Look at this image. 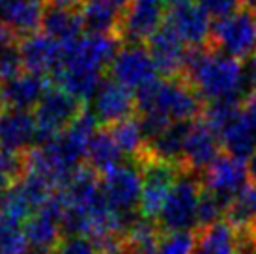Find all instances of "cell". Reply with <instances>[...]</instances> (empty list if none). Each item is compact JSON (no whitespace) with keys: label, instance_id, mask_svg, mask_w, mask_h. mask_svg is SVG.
I'll list each match as a JSON object with an SVG mask.
<instances>
[{"label":"cell","instance_id":"6da1fadb","mask_svg":"<svg viewBox=\"0 0 256 254\" xmlns=\"http://www.w3.org/2000/svg\"><path fill=\"white\" fill-rule=\"evenodd\" d=\"M182 78L208 103L224 99L243 103L250 90L247 68L242 60L226 56L212 47L189 49Z\"/></svg>","mask_w":256,"mask_h":254},{"label":"cell","instance_id":"7a4b0ae2","mask_svg":"<svg viewBox=\"0 0 256 254\" xmlns=\"http://www.w3.org/2000/svg\"><path fill=\"white\" fill-rule=\"evenodd\" d=\"M136 112L159 114L172 124H191L202 114V99L184 78H156L135 92Z\"/></svg>","mask_w":256,"mask_h":254},{"label":"cell","instance_id":"3957f363","mask_svg":"<svg viewBox=\"0 0 256 254\" xmlns=\"http://www.w3.org/2000/svg\"><path fill=\"white\" fill-rule=\"evenodd\" d=\"M202 194V180L191 170L182 168L166 196L159 219L161 232H182L196 226V210Z\"/></svg>","mask_w":256,"mask_h":254},{"label":"cell","instance_id":"277c9868","mask_svg":"<svg viewBox=\"0 0 256 254\" xmlns=\"http://www.w3.org/2000/svg\"><path fill=\"white\" fill-rule=\"evenodd\" d=\"M84 110V103L66 92L60 86H50L43 94L40 103L34 108V118L38 124V146L52 140L75 124Z\"/></svg>","mask_w":256,"mask_h":254},{"label":"cell","instance_id":"5b68a950","mask_svg":"<svg viewBox=\"0 0 256 254\" xmlns=\"http://www.w3.org/2000/svg\"><path fill=\"white\" fill-rule=\"evenodd\" d=\"M101 194L107 206L118 215H140L138 204L142 194V166L140 161L122 162L120 166L101 176Z\"/></svg>","mask_w":256,"mask_h":254},{"label":"cell","instance_id":"8992f818","mask_svg":"<svg viewBox=\"0 0 256 254\" xmlns=\"http://www.w3.org/2000/svg\"><path fill=\"white\" fill-rule=\"evenodd\" d=\"M210 47L236 60H245L256 50V14L249 8L238 10L226 19L215 21Z\"/></svg>","mask_w":256,"mask_h":254},{"label":"cell","instance_id":"52a82bcc","mask_svg":"<svg viewBox=\"0 0 256 254\" xmlns=\"http://www.w3.org/2000/svg\"><path fill=\"white\" fill-rule=\"evenodd\" d=\"M66 213V200L62 190H56L49 202L42 206L32 217L22 222V236L32 250H56L62 240V219Z\"/></svg>","mask_w":256,"mask_h":254},{"label":"cell","instance_id":"ba28073f","mask_svg":"<svg viewBox=\"0 0 256 254\" xmlns=\"http://www.w3.org/2000/svg\"><path fill=\"white\" fill-rule=\"evenodd\" d=\"M140 166H142V194H140L138 213L142 219L157 220L172 185L182 172V166L156 159H140Z\"/></svg>","mask_w":256,"mask_h":254},{"label":"cell","instance_id":"9c48e42d","mask_svg":"<svg viewBox=\"0 0 256 254\" xmlns=\"http://www.w3.org/2000/svg\"><path fill=\"white\" fill-rule=\"evenodd\" d=\"M108 71L112 80L129 88L131 92H136L159 78L154 58L144 43H122L120 50L108 66Z\"/></svg>","mask_w":256,"mask_h":254},{"label":"cell","instance_id":"30bf717a","mask_svg":"<svg viewBox=\"0 0 256 254\" xmlns=\"http://www.w3.org/2000/svg\"><path fill=\"white\" fill-rule=\"evenodd\" d=\"M202 187L226 206L249 189L250 176L247 162L232 156H219V159L200 174Z\"/></svg>","mask_w":256,"mask_h":254},{"label":"cell","instance_id":"8fae6325","mask_svg":"<svg viewBox=\"0 0 256 254\" xmlns=\"http://www.w3.org/2000/svg\"><path fill=\"white\" fill-rule=\"evenodd\" d=\"M90 110L96 116L98 124L103 126H114L118 122L131 118L136 110L135 92L122 86L112 78H103L98 92L90 99Z\"/></svg>","mask_w":256,"mask_h":254},{"label":"cell","instance_id":"7c38bea8","mask_svg":"<svg viewBox=\"0 0 256 254\" xmlns=\"http://www.w3.org/2000/svg\"><path fill=\"white\" fill-rule=\"evenodd\" d=\"M164 24L170 26L189 49L210 47L212 43L214 24L198 4L191 2V4L170 6L164 17Z\"/></svg>","mask_w":256,"mask_h":254},{"label":"cell","instance_id":"4fadbf2b","mask_svg":"<svg viewBox=\"0 0 256 254\" xmlns=\"http://www.w3.org/2000/svg\"><path fill=\"white\" fill-rule=\"evenodd\" d=\"M163 2H133L122 15L118 38L122 43H148L164 24Z\"/></svg>","mask_w":256,"mask_h":254},{"label":"cell","instance_id":"5bb4252c","mask_svg":"<svg viewBox=\"0 0 256 254\" xmlns=\"http://www.w3.org/2000/svg\"><path fill=\"white\" fill-rule=\"evenodd\" d=\"M220 138L212 127L202 120L192 122L187 131L182 157V168L202 174L214 164L220 156Z\"/></svg>","mask_w":256,"mask_h":254},{"label":"cell","instance_id":"9a60e30c","mask_svg":"<svg viewBox=\"0 0 256 254\" xmlns=\"http://www.w3.org/2000/svg\"><path fill=\"white\" fill-rule=\"evenodd\" d=\"M146 47L154 58L159 75H163L164 78H180L184 75L189 47L180 40L170 26L163 24L150 38Z\"/></svg>","mask_w":256,"mask_h":254},{"label":"cell","instance_id":"2e32d148","mask_svg":"<svg viewBox=\"0 0 256 254\" xmlns=\"http://www.w3.org/2000/svg\"><path fill=\"white\" fill-rule=\"evenodd\" d=\"M22 70L50 78L62 62V45L47 34H32L19 40Z\"/></svg>","mask_w":256,"mask_h":254},{"label":"cell","instance_id":"e0dca14e","mask_svg":"<svg viewBox=\"0 0 256 254\" xmlns=\"http://www.w3.org/2000/svg\"><path fill=\"white\" fill-rule=\"evenodd\" d=\"M38 146V124L34 112L4 108L0 114V148L28 154Z\"/></svg>","mask_w":256,"mask_h":254},{"label":"cell","instance_id":"ac0fdd59","mask_svg":"<svg viewBox=\"0 0 256 254\" xmlns=\"http://www.w3.org/2000/svg\"><path fill=\"white\" fill-rule=\"evenodd\" d=\"M49 78L30 71H19L15 77L0 82V101L4 108L30 110L36 108L43 94L47 92Z\"/></svg>","mask_w":256,"mask_h":254},{"label":"cell","instance_id":"d6986e66","mask_svg":"<svg viewBox=\"0 0 256 254\" xmlns=\"http://www.w3.org/2000/svg\"><path fill=\"white\" fill-rule=\"evenodd\" d=\"M45 10V0H4L0 6V22L17 40H22L36 34L42 26Z\"/></svg>","mask_w":256,"mask_h":254},{"label":"cell","instance_id":"ffe728a7","mask_svg":"<svg viewBox=\"0 0 256 254\" xmlns=\"http://www.w3.org/2000/svg\"><path fill=\"white\" fill-rule=\"evenodd\" d=\"M128 8L129 0H84L78 14L88 34H116Z\"/></svg>","mask_w":256,"mask_h":254},{"label":"cell","instance_id":"44dd1931","mask_svg":"<svg viewBox=\"0 0 256 254\" xmlns=\"http://www.w3.org/2000/svg\"><path fill=\"white\" fill-rule=\"evenodd\" d=\"M191 124H172V126H168L163 133L157 134L154 140H150L146 144V152H144L142 159H156V161L172 162V164L182 166L185 138H187V131H189Z\"/></svg>","mask_w":256,"mask_h":254},{"label":"cell","instance_id":"7402d4cb","mask_svg":"<svg viewBox=\"0 0 256 254\" xmlns=\"http://www.w3.org/2000/svg\"><path fill=\"white\" fill-rule=\"evenodd\" d=\"M124 154H122L120 146L116 144L114 136L110 134L107 127L96 131L94 136L88 142L86 148V166H90L94 172H98L100 176L110 172L112 168L120 166L124 161Z\"/></svg>","mask_w":256,"mask_h":254},{"label":"cell","instance_id":"603a6c76","mask_svg":"<svg viewBox=\"0 0 256 254\" xmlns=\"http://www.w3.org/2000/svg\"><path fill=\"white\" fill-rule=\"evenodd\" d=\"M196 238V252L200 254H238L240 232L228 219L198 230Z\"/></svg>","mask_w":256,"mask_h":254},{"label":"cell","instance_id":"cb8c5ba5","mask_svg":"<svg viewBox=\"0 0 256 254\" xmlns=\"http://www.w3.org/2000/svg\"><path fill=\"white\" fill-rule=\"evenodd\" d=\"M220 146L224 148L228 156L238 159H249L256 150V127L249 124V120L240 112L219 133Z\"/></svg>","mask_w":256,"mask_h":254},{"label":"cell","instance_id":"d4e9b609","mask_svg":"<svg viewBox=\"0 0 256 254\" xmlns=\"http://www.w3.org/2000/svg\"><path fill=\"white\" fill-rule=\"evenodd\" d=\"M82 19L78 12L70 10H56V8H47L42 21L43 34L52 38L60 45L73 43L82 36Z\"/></svg>","mask_w":256,"mask_h":254},{"label":"cell","instance_id":"484cf974","mask_svg":"<svg viewBox=\"0 0 256 254\" xmlns=\"http://www.w3.org/2000/svg\"><path fill=\"white\" fill-rule=\"evenodd\" d=\"M107 129L114 136L116 144L120 146L124 156L131 157L133 161L142 159L144 152H146V138L142 134V127H140L138 118L131 116V118H126Z\"/></svg>","mask_w":256,"mask_h":254},{"label":"cell","instance_id":"4316f807","mask_svg":"<svg viewBox=\"0 0 256 254\" xmlns=\"http://www.w3.org/2000/svg\"><path fill=\"white\" fill-rule=\"evenodd\" d=\"M240 112H242V103L240 101H230V99L212 101L202 110V122L208 124L215 133L219 134Z\"/></svg>","mask_w":256,"mask_h":254},{"label":"cell","instance_id":"83f0119b","mask_svg":"<svg viewBox=\"0 0 256 254\" xmlns=\"http://www.w3.org/2000/svg\"><path fill=\"white\" fill-rule=\"evenodd\" d=\"M196 234L192 230L163 232L156 254H194L196 252Z\"/></svg>","mask_w":256,"mask_h":254},{"label":"cell","instance_id":"f1b7e54d","mask_svg":"<svg viewBox=\"0 0 256 254\" xmlns=\"http://www.w3.org/2000/svg\"><path fill=\"white\" fill-rule=\"evenodd\" d=\"M224 215H226V206L222 204L215 194H212L210 190L202 187L198 210H196V228L198 230L208 228V226L224 219Z\"/></svg>","mask_w":256,"mask_h":254},{"label":"cell","instance_id":"f546056e","mask_svg":"<svg viewBox=\"0 0 256 254\" xmlns=\"http://www.w3.org/2000/svg\"><path fill=\"white\" fill-rule=\"evenodd\" d=\"M26 248L22 226L6 220L0 213V254H24Z\"/></svg>","mask_w":256,"mask_h":254},{"label":"cell","instance_id":"4dcf8cb0","mask_svg":"<svg viewBox=\"0 0 256 254\" xmlns=\"http://www.w3.org/2000/svg\"><path fill=\"white\" fill-rule=\"evenodd\" d=\"M26 172V154H17L0 148V176L15 184Z\"/></svg>","mask_w":256,"mask_h":254},{"label":"cell","instance_id":"1f68e13d","mask_svg":"<svg viewBox=\"0 0 256 254\" xmlns=\"http://www.w3.org/2000/svg\"><path fill=\"white\" fill-rule=\"evenodd\" d=\"M56 254H101L94 238L88 236H62Z\"/></svg>","mask_w":256,"mask_h":254},{"label":"cell","instance_id":"d6a6232c","mask_svg":"<svg viewBox=\"0 0 256 254\" xmlns=\"http://www.w3.org/2000/svg\"><path fill=\"white\" fill-rule=\"evenodd\" d=\"M19 71H22V64L17 42L0 47V82L15 77Z\"/></svg>","mask_w":256,"mask_h":254},{"label":"cell","instance_id":"836d02e7","mask_svg":"<svg viewBox=\"0 0 256 254\" xmlns=\"http://www.w3.org/2000/svg\"><path fill=\"white\" fill-rule=\"evenodd\" d=\"M198 6L206 12L210 19L220 21L242 10V0H198Z\"/></svg>","mask_w":256,"mask_h":254},{"label":"cell","instance_id":"e575fe53","mask_svg":"<svg viewBox=\"0 0 256 254\" xmlns=\"http://www.w3.org/2000/svg\"><path fill=\"white\" fill-rule=\"evenodd\" d=\"M242 112L243 116L249 120V124L252 127H256V94H249L247 99L243 101V106H242Z\"/></svg>","mask_w":256,"mask_h":254},{"label":"cell","instance_id":"d590c367","mask_svg":"<svg viewBox=\"0 0 256 254\" xmlns=\"http://www.w3.org/2000/svg\"><path fill=\"white\" fill-rule=\"evenodd\" d=\"M243 202L247 206V210H249V215H250V220H252V226H254L256 230V185L249 187V189L245 190L242 194Z\"/></svg>","mask_w":256,"mask_h":254},{"label":"cell","instance_id":"8d00e7d4","mask_svg":"<svg viewBox=\"0 0 256 254\" xmlns=\"http://www.w3.org/2000/svg\"><path fill=\"white\" fill-rule=\"evenodd\" d=\"M47 8H56V10H70V12H80L84 0H45Z\"/></svg>","mask_w":256,"mask_h":254},{"label":"cell","instance_id":"74e56055","mask_svg":"<svg viewBox=\"0 0 256 254\" xmlns=\"http://www.w3.org/2000/svg\"><path fill=\"white\" fill-rule=\"evenodd\" d=\"M247 78H249L250 90L256 94V54L254 58H250V64L247 66Z\"/></svg>","mask_w":256,"mask_h":254},{"label":"cell","instance_id":"f35d334b","mask_svg":"<svg viewBox=\"0 0 256 254\" xmlns=\"http://www.w3.org/2000/svg\"><path fill=\"white\" fill-rule=\"evenodd\" d=\"M12 182L10 180H6L4 176H0V210H2V204H4V198H6L8 190H10V187H12Z\"/></svg>","mask_w":256,"mask_h":254},{"label":"cell","instance_id":"ab89813d","mask_svg":"<svg viewBox=\"0 0 256 254\" xmlns=\"http://www.w3.org/2000/svg\"><path fill=\"white\" fill-rule=\"evenodd\" d=\"M247 168H249V176H250V182L256 185V150L254 154L247 159Z\"/></svg>","mask_w":256,"mask_h":254},{"label":"cell","instance_id":"60d3db41","mask_svg":"<svg viewBox=\"0 0 256 254\" xmlns=\"http://www.w3.org/2000/svg\"><path fill=\"white\" fill-rule=\"evenodd\" d=\"M192 0H166L168 6H180V4H191Z\"/></svg>","mask_w":256,"mask_h":254},{"label":"cell","instance_id":"b9f144b4","mask_svg":"<svg viewBox=\"0 0 256 254\" xmlns=\"http://www.w3.org/2000/svg\"><path fill=\"white\" fill-rule=\"evenodd\" d=\"M242 6L252 10V8H256V0H242Z\"/></svg>","mask_w":256,"mask_h":254},{"label":"cell","instance_id":"7bdbcfd3","mask_svg":"<svg viewBox=\"0 0 256 254\" xmlns=\"http://www.w3.org/2000/svg\"><path fill=\"white\" fill-rule=\"evenodd\" d=\"M133 2H161V0H133Z\"/></svg>","mask_w":256,"mask_h":254},{"label":"cell","instance_id":"ee69618b","mask_svg":"<svg viewBox=\"0 0 256 254\" xmlns=\"http://www.w3.org/2000/svg\"><path fill=\"white\" fill-rule=\"evenodd\" d=\"M2 110H4V106H2V101H0V114H2Z\"/></svg>","mask_w":256,"mask_h":254},{"label":"cell","instance_id":"f6af8a7d","mask_svg":"<svg viewBox=\"0 0 256 254\" xmlns=\"http://www.w3.org/2000/svg\"><path fill=\"white\" fill-rule=\"evenodd\" d=\"M2 2H4V0H0V6H2Z\"/></svg>","mask_w":256,"mask_h":254},{"label":"cell","instance_id":"bcb514c9","mask_svg":"<svg viewBox=\"0 0 256 254\" xmlns=\"http://www.w3.org/2000/svg\"><path fill=\"white\" fill-rule=\"evenodd\" d=\"M194 254H200V252H194Z\"/></svg>","mask_w":256,"mask_h":254},{"label":"cell","instance_id":"7dc6e473","mask_svg":"<svg viewBox=\"0 0 256 254\" xmlns=\"http://www.w3.org/2000/svg\"><path fill=\"white\" fill-rule=\"evenodd\" d=\"M254 54H256V50H254Z\"/></svg>","mask_w":256,"mask_h":254},{"label":"cell","instance_id":"c3c4849f","mask_svg":"<svg viewBox=\"0 0 256 254\" xmlns=\"http://www.w3.org/2000/svg\"><path fill=\"white\" fill-rule=\"evenodd\" d=\"M254 12H256V8H254Z\"/></svg>","mask_w":256,"mask_h":254}]
</instances>
